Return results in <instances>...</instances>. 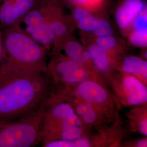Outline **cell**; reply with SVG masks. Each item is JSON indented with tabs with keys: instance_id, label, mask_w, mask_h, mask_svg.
<instances>
[{
	"instance_id": "12",
	"label": "cell",
	"mask_w": 147,
	"mask_h": 147,
	"mask_svg": "<svg viewBox=\"0 0 147 147\" xmlns=\"http://www.w3.org/2000/svg\"><path fill=\"white\" fill-rule=\"evenodd\" d=\"M121 69L126 73L136 74L147 80V62L142 58L129 56L124 59Z\"/></svg>"
},
{
	"instance_id": "10",
	"label": "cell",
	"mask_w": 147,
	"mask_h": 147,
	"mask_svg": "<svg viewBox=\"0 0 147 147\" xmlns=\"http://www.w3.org/2000/svg\"><path fill=\"white\" fill-rule=\"evenodd\" d=\"M65 6L84 8L96 16L109 18L112 2L111 0H62Z\"/></svg>"
},
{
	"instance_id": "1",
	"label": "cell",
	"mask_w": 147,
	"mask_h": 147,
	"mask_svg": "<svg viewBox=\"0 0 147 147\" xmlns=\"http://www.w3.org/2000/svg\"><path fill=\"white\" fill-rule=\"evenodd\" d=\"M43 73L0 67V121L31 112L47 94Z\"/></svg>"
},
{
	"instance_id": "23",
	"label": "cell",
	"mask_w": 147,
	"mask_h": 147,
	"mask_svg": "<svg viewBox=\"0 0 147 147\" xmlns=\"http://www.w3.org/2000/svg\"><path fill=\"white\" fill-rule=\"evenodd\" d=\"M147 145V141L146 139L140 140L136 143V146L137 147H146Z\"/></svg>"
},
{
	"instance_id": "20",
	"label": "cell",
	"mask_w": 147,
	"mask_h": 147,
	"mask_svg": "<svg viewBox=\"0 0 147 147\" xmlns=\"http://www.w3.org/2000/svg\"><path fill=\"white\" fill-rule=\"evenodd\" d=\"M139 130L141 134L144 136H147V119H144L141 121L139 125Z\"/></svg>"
},
{
	"instance_id": "8",
	"label": "cell",
	"mask_w": 147,
	"mask_h": 147,
	"mask_svg": "<svg viewBox=\"0 0 147 147\" xmlns=\"http://www.w3.org/2000/svg\"><path fill=\"white\" fill-rule=\"evenodd\" d=\"M122 84L129 105H139L147 102V87L136 77L129 74L124 77Z\"/></svg>"
},
{
	"instance_id": "19",
	"label": "cell",
	"mask_w": 147,
	"mask_h": 147,
	"mask_svg": "<svg viewBox=\"0 0 147 147\" xmlns=\"http://www.w3.org/2000/svg\"><path fill=\"white\" fill-rule=\"evenodd\" d=\"M130 30L147 31V7L137 16L132 24Z\"/></svg>"
},
{
	"instance_id": "15",
	"label": "cell",
	"mask_w": 147,
	"mask_h": 147,
	"mask_svg": "<svg viewBox=\"0 0 147 147\" xmlns=\"http://www.w3.org/2000/svg\"><path fill=\"white\" fill-rule=\"evenodd\" d=\"M88 34V33H87ZM90 39L98 45L108 53L115 52L121 50V45L117 38L114 36H94L88 34Z\"/></svg>"
},
{
	"instance_id": "11",
	"label": "cell",
	"mask_w": 147,
	"mask_h": 147,
	"mask_svg": "<svg viewBox=\"0 0 147 147\" xmlns=\"http://www.w3.org/2000/svg\"><path fill=\"white\" fill-rule=\"evenodd\" d=\"M82 33L86 49L90 53L92 60L94 62L95 67L101 71H106L110 64L109 53L96 45L90 39L87 33L83 32Z\"/></svg>"
},
{
	"instance_id": "22",
	"label": "cell",
	"mask_w": 147,
	"mask_h": 147,
	"mask_svg": "<svg viewBox=\"0 0 147 147\" xmlns=\"http://www.w3.org/2000/svg\"><path fill=\"white\" fill-rule=\"evenodd\" d=\"M91 59H92V58H91L90 53L88 51V50L86 48V49L84 50V53H83L82 55V62L90 61Z\"/></svg>"
},
{
	"instance_id": "2",
	"label": "cell",
	"mask_w": 147,
	"mask_h": 147,
	"mask_svg": "<svg viewBox=\"0 0 147 147\" xmlns=\"http://www.w3.org/2000/svg\"><path fill=\"white\" fill-rule=\"evenodd\" d=\"M4 56L0 67L44 73L47 50L35 41L20 24L3 29Z\"/></svg>"
},
{
	"instance_id": "6",
	"label": "cell",
	"mask_w": 147,
	"mask_h": 147,
	"mask_svg": "<svg viewBox=\"0 0 147 147\" xmlns=\"http://www.w3.org/2000/svg\"><path fill=\"white\" fill-rule=\"evenodd\" d=\"M45 0H4L0 5V27L21 24L24 18Z\"/></svg>"
},
{
	"instance_id": "18",
	"label": "cell",
	"mask_w": 147,
	"mask_h": 147,
	"mask_svg": "<svg viewBox=\"0 0 147 147\" xmlns=\"http://www.w3.org/2000/svg\"><path fill=\"white\" fill-rule=\"evenodd\" d=\"M126 37L132 45L137 47H147V31L130 30Z\"/></svg>"
},
{
	"instance_id": "14",
	"label": "cell",
	"mask_w": 147,
	"mask_h": 147,
	"mask_svg": "<svg viewBox=\"0 0 147 147\" xmlns=\"http://www.w3.org/2000/svg\"><path fill=\"white\" fill-rule=\"evenodd\" d=\"M62 46L69 59L83 63L82 55L86 48L79 42L71 38L70 36L65 40L61 47Z\"/></svg>"
},
{
	"instance_id": "4",
	"label": "cell",
	"mask_w": 147,
	"mask_h": 147,
	"mask_svg": "<svg viewBox=\"0 0 147 147\" xmlns=\"http://www.w3.org/2000/svg\"><path fill=\"white\" fill-rule=\"evenodd\" d=\"M71 16L75 26L81 31L94 36H114L115 31L109 18L96 16L84 8L70 5Z\"/></svg>"
},
{
	"instance_id": "9",
	"label": "cell",
	"mask_w": 147,
	"mask_h": 147,
	"mask_svg": "<svg viewBox=\"0 0 147 147\" xmlns=\"http://www.w3.org/2000/svg\"><path fill=\"white\" fill-rule=\"evenodd\" d=\"M78 93L92 105H101L108 100V94L101 85L94 81L86 80L80 82Z\"/></svg>"
},
{
	"instance_id": "21",
	"label": "cell",
	"mask_w": 147,
	"mask_h": 147,
	"mask_svg": "<svg viewBox=\"0 0 147 147\" xmlns=\"http://www.w3.org/2000/svg\"><path fill=\"white\" fill-rule=\"evenodd\" d=\"M4 56V49L3 45V39H2V31L0 30V64L2 62Z\"/></svg>"
},
{
	"instance_id": "5",
	"label": "cell",
	"mask_w": 147,
	"mask_h": 147,
	"mask_svg": "<svg viewBox=\"0 0 147 147\" xmlns=\"http://www.w3.org/2000/svg\"><path fill=\"white\" fill-rule=\"evenodd\" d=\"M147 7L145 0H117L112 5L110 14L117 26L126 36L135 19Z\"/></svg>"
},
{
	"instance_id": "16",
	"label": "cell",
	"mask_w": 147,
	"mask_h": 147,
	"mask_svg": "<svg viewBox=\"0 0 147 147\" xmlns=\"http://www.w3.org/2000/svg\"><path fill=\"white\" fill-rule=\"evenodd\" d=\"M90 145L88 139L81 137L72 140H52L46 141L44 144L47 147H88Z\"/></svg>"
},
{
	"instance_id": "3",
	"label": "cell",
	"mask_w": 147,
	"mask_h": 147,
	"mask_svg": "<svg viewBox=\"0 0 147 147\" xmlns=\"http://www.w3.org/2000/svg\"><path fill=\"white\" fill-rule=\"evenodd\" d=\"M43 109L31 112L18 120L0 121V147H29L42 137Z\"/></svg>"
},
{
	"instance_id": "24",
	"label": "cell",
	"mask_w": 147,
	"mask_h": 147,
	"mask_svg": "<svg viewBox=\"0 0 147 147\" xmlns=\"http://www.w3.org/2000/svg\"><path fill=\"white\" fill-rule=\"evenodd\" d=\"M4 0H0V5H1V3H2V2Z\"/></svg>"
},
{
	"instance_id": "7",
	"label": "cell",
	"mask_w": 147,
	"mask_h": 147,
	"mask_svg": "<svg viewBox=\"0 0 147 147\" xmlns=\"http://www.w3.org/2000/svg\"><path fill=\"white\" fill-rule=\"evenodd\" d=\"M47 70H49L54 76L62 77L65 82L71 84H80L87 80L88 77L83 63L70 59L47 67L46 71Z\"/></svg>"
},
{
	"instance_id": "13",
	"label": "cell",
	"mask_w": 147,
	"mask_h": 147,
	"mask_svg": "<svg viewBox=\"0 0 147 147\" xmlns=\"http://www.w3.org/2000/svg\"><path fill=\"white\" fill-rule=\"evenodd\" d=\"M61 135L63 140H75L82 136V128L80 119L61 123Z\"/></svg>"
},
{
	"instance_id": "17",
	"label": "cell",
	"mask_w": 147,
	"mask_h": 147,
	"mask_svg": "<svg viewBox=\"0 0 147 147\" xmlns=\"http://www.w3.org/2000/svg\"><path fill=\"white\" fill-rule=\"evenodd\" d=\"M75 112L82 118L84 123L88 125L93 124L97 119V115L93 105L88 102L78 105L75 109Z\"/></svg>"
}]
</instances>
